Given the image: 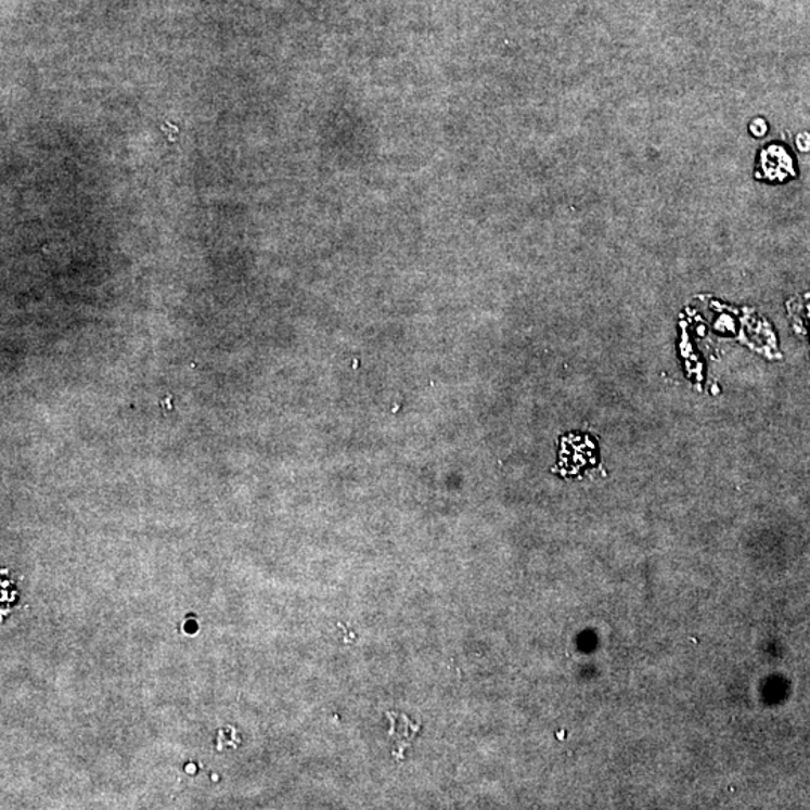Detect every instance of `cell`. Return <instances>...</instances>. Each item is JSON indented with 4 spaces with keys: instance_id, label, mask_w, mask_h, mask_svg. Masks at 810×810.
<instances>
[{
    "instance_id": "cell-1",
    "label": "cell",
    "mask_w": 810,
    "mask_h": 810,
    "mask_svg": "<svg viewBox=\"0 0 810 810\" xmlns=\"http://www.w3.org/2000/svg\"><path fill=\"white\" fill-rule=\"evenodd\" d=\"M762 167H764L767 178L772 180L794 175L792 158L784 149L779 146L766 149L762 154Z\"/></svg>"
}]
</instances>
